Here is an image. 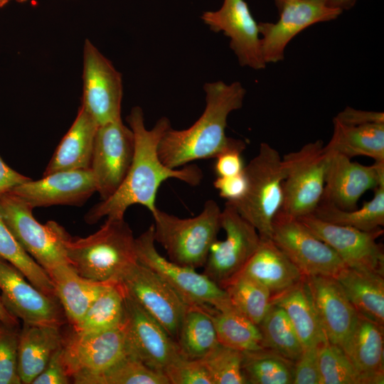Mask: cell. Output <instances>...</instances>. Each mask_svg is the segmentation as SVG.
Wrapping results in <instances>:
<instances>
[{"label":"cell","instance_id":"obj_40","mask_svg":"<svg viewBox=\"0 0 384 384\" xmlns=\"http://www.w3.org/2000/svg\"><path fill=\"white\" fill-rule=\"evenodd\" d=\"M320 384H361L358 373L343 348L326 341L319 347Z\"/></svg>","mask_w":384,"mask_h":384},{"label":"cell","instance_id":"obj_35","mask_svg":"<svg viewBox=\"0 0 384 384\" xmlns=\"http://www.w3.org/2000/svg\"><path fill=\"white\" fill-rule=\"evenodd\" d=\"M257 326L263 348L293 362L299 358L303 351L302 343L289 319L280 307L271 304Z\"/></svg>","mask_w":384,"mask_h":384},{"label":"cell","instance_id":"obj_41","mask_svg":"<svg viewBox=\"0 0 384 384\" xmlns=\"http://www.w3.org/2000/svg\"><path fill=\"white\" fill-rule=\"evenodd\" d=\"M243 353L218 344L202 358L213 384H246L242 370Z\"/></svg>","mask_w":384,"mask_h":384},{"label":"cell","instance_id":"obj_53","mask_svg":"<svg viewBox=\"0 0 384 384\" xmlns=\"http://www.w3.org/2000/svg\"><path fill=\"white\" fill-rule=\"evenodd\" d=\"M9 1V0H0V8L4 6Z\"/></svg>","mask_w":384,"mask_h":384},{"label":"cell","instance_id":"obj_36","mask_svg":"<svg viewBox=\"0 0 384 384\" xmlns=\"http://www.w3.org/2000/svg\"><path fill=\"white\" fill-rule=\"evenodd\" d=\"M210 314L220 344L242 352L263 348L258 326L234 308Z\"/></svg>","mask_w":384,"mask_h":384},{"label":"cell","instance_id":"obj_24","mask_svg":"<svg viewBox=\"0 0 384 384\" xmlns=\"http://www.w3.org/2000/svg\"><path fill=\"white\" fill-rule=\"evenodd\" d=\"M238 274H244L259 282L268 289L272 297L304 277L271 238H260L258 247Z\"/></svg>","mask_w":384,"mask_h":384},{"label":"cell","instance_id":"obj_33","mask_svg":"<svg viewBox=\"0 0 384 384\" xmlns=\"http://www.w3.org/2000/svg\"><path fill=\"white\" fill-rule=\"evenodd\" d=\"M124 318V295L117 282L107 283L81 321L74 326L80 332H101L120 326Z\"/></svg>","mask_w":384,"mask_h":384},{"label":"cell","instance_id":"obj_47","mask_svg":"<svg viewBox=\"0 0 384 384\" xmlns=\"http://www.w3.org/2000/svg\"><path fill=\"white\" fill-rule=\"evenodd\" d=\"M213 185L218 191L220 196L229 203L240 200L245 196L247 188L244 170L242 173L233 176H217Z\"/></svg>","mask_w":384,"mask_h":384},{"label":"cell","instance_id":"obj_30","mask_svg":"<svg viewBox=\"0 0 384 384\" xmlns=\"http://www.w3.org/2000/svg\"><path fill=\"white\" fill-rule=\"evenodd\" d=\"M333 135L326 151L351 159L366 156L374 161H384V123L345 125L335 120Z\"/></svg>","mask_w":384,"mask_h":384},{"label":"cell","instance_id":"obj_25","mask_svg":"<svg viewBox=\"0 0 384 384\" xmlns=\"http://www.w3.org/2000/svg\"><path fill=\"white\" fill-rule=\"evenodd\" d=\"M98 126L80 105L73 123L56 148L43 176L59 171L90 169Z\"/></svg>","mask_w":384,"mask_h":384},{"label":"cell","instance_id":"obj_1","mask_svg":"<svg viewBox=\"0 0 384 384\" xmlns=\"http://www.w3.org/2000/svg\"><path fill=\"white\" fill-rule=\"evenodd\" d=\"M127 122L134 138V152L129 169L116 192L95 205L86 213L85 220L93 224L101 218H124L127 209L135 204L146 207L151 213L156 208V198L161 183L176 178L191 186L200 183L201 169L195 164L171 169L164 165L158 155V146L164 132L171 127L169 119L160 118L153 128H146L140 107H134Z\"/></svg>","mask_w":384,"mask_h":384},{"label":"cell","instance_id":"obj_7","mask_svg":"<svg viewBox=\"0 0 384 384\" xmlns=\"http://www.w3.org/2000/svg\"><path fill=\"white\" fill-rule=\"evenodd\" d=\"M327 161L321 140L309 142L282 157L281 212L297 218L314 212L322 198Z\"/></svg>","mask_w":384,"mask_h":384},{"label":"cell","instance_id":"obj_31","mask_svg":"<svg viewBox=\"0 0 384 384\" xmlns=\"http://www.w3.org/2000/svg\"><path fill=\"white\" fill-rule=\"evenodd\" d=\"M215 309L193 305L187 306L176 339L183 357L202 359L219 344L210 314Z\"/></svg>","mask_w":384,"mask_h":384},{"label":"cell","instance_id":"obj_9","mask_svg":"<svg viewBox=\"0 0 384 384\" xmlns=\"http://www.w3.org/2000/svg\"><path fill=\"white\" fill-rule=\"evenodd\" d=\"M271 239L304 276L336 277L346 267L336 252L298 218L280 210L273 220Z\"/></svg>","mask_w":384,"mask_h":384},{"label":"cell","instance_id":"obj_28","mask_svg":"<svg viewBox=\"0 0 384 384\" xmlns=\"http://www.w3.org/2000/svg\"><path fill=\"white\" fill-rule=\"evenodd\" d=\"M292 324L304 348L327 341L314 308L304 277L295 285L272 297Z\"/></svg>","mask_w":384,"mask_h":384},{"label":"cell","instance_id":"obj_21","mask_svg":"<svg viewBox=\"0 0 384 384\" xmlns=\"http://www.w3.org/2000/svg\"><path fill=\"white\" fill-rule=\"evenodd\" d=\"M95 192L90 169L55 171L37 181L30 179L10 191L33 208L81 204Z\"/></svg>","mask_w":384,"mask_h":384},{"label":"cell","instance_id":"obj_12","mask_svg":"<svg viewBox=\"0 0 384 384\" xmlns=\"http://www.w3.org/2000/svg\"><path fill=\"white\" fill-rule=\"evenodd\" d=\"M117 283L176 341L188 305L169 284L138 261L122 274Z\"/></svg>","mask_w":384,"mask_h":384},{"label":"cell","instance_id":"obj_18","mask_svg":"<svg viewBox=\"0 0 384 384\" xmlns=\"http://www.w3.org/2000/svg\"><path fill=\"white\" fill-rule=\"evenodd\" d=\"M1 299L23 324L60 326L64 321L57 298L33 286L15 266L0 257Z\"/></svg>","mask_w":384,"mask_h":384},{"label":"cell","instance_id":"obj_32","mask_svg":"<svg viewBox=\"0 0 384 384\" xmlns=\"http://www.w3.org/2000/svg\"><path fill=\"white\" fill-rule=\"evenodd\" d=\"M374 190L372 199L358 209L343 210L332 204L320 202L312 214L326 222L363 231L377 230L384 225V184Z\"/></svg>","mask_w":384,"mask_h":384},{"label":"cell","instance_id":"obj_13","mask_svg":"<svg viewBox=\"0 0 384 384\" xmlns=\"http://www.w3.org/2000/svg\"><path fill=\"white\" fill-rule=\"evenodd\" d=\"M122 75L112 63L86 39L82 54L81 106L98 125L121 118Z\"/></svg>","mask_w":384,"mask_h":384},{"label":"cell","instance_id":"obj_38","mask_svg":"<svg viewBox=\"0 0 384 384\" xmlns=\"http://www.w3.org/2000/svg\"><path fill=\"white\" fill-rule=\"evenodd\" d=\"M0 257L18 268L38 289L51 297L57 298L53 282L46 271L23 248L1 215Z\"/></svg>","mask_w":384,"mask_h":384},{"label":"cell","instance_id":"obj_11","mask_svg":"<svg viewBox=\"0 0 384 384\" xmlns=\"http://www.w3.org/2000/svg\"><path fill=\"white\" fill-rule=\"evenodd\" d=\"M220 228L225 238L211 245L203 273L222 288L242 270L258 247L260 237L228 202L221 210Z\"/></svg>","mask_w":384,"mask_h":384},{"label":"cell","instance_id":"obj_52","mask_svg":"<svg viewBox=\"0 0 384 384\" xmlns=\"http://www.w3.org/2000/svg\"><path fill=\"white\" fill-rule=\"evenodd\" d=\"M284 1L285 0H274L275 4H276L279 11L281 9Z\"/></svg>","mask_w":384,"mask_h":384},{"label":"cell","instance_id":"obj_34","mask_svg":"<svg viewBox=\"0 0 384 384\" xmlns=\"http://www.w3.org/2000/svg\"><path fill=\"white\" fill-rule=\"evenodd\" d=\"M246 384H292L294 362L266 348L242 352Z\"/></svg>","mask_w":384,"mask_h":384},{"label":"cell","instance_id":"obj_4","mask_svg":"<svg viewBox=\"0 0 384 384\" xmlns=\"http://www.w3.org/2000/svg\"><path fill=\"white\" fill-rule=\"evenodd\" d=\"M151 213L155 242L165 249L169 260L195 270L204 266L221 228V209L215 201H207L193 218H180L157 208Z\"/></svg>","mask_w":384,"mask_h":384},{"label":"cell","instance_id":"obj_26","mask_svg":"<svg viewBox=\"0 0 384 384\" xmlns=\"http://www.w3.org/2000/svg\"><path fill=\"white\" fill-rule=\"evenodd\" d=\"M60 326L23 324L19 331L18 368L21 383L31 384L63 345Z\"/></svg>","mask_w":384,"mask_h":384},{"label":"cell","instance_id":"obj_48","mask_svg":"<svg viewBox=\"0 0 384 384\" xmlns=\"http://www.w3.org/2000/svg\"><path fill=\"white\" fill-rule=\"evenodd\" d=\"M334 120L345 125H361L370 123H384L383 112L366 111L346 107Z\"/></svg>","mask_w":384,"mask_h":384},{"label":"cell","instance_id":"obj_23","mask_svg":"<svg viewBox=\"0 0 384 384\" xmlns=\"http://www.w3.org/2000/svg\"><path fill=\"white\" fill-rule=\"evenodd\" d=\"M383 327L358 314L353 328L342 346L361 384L384 383Z\"/></svg>","mask_w":384,"mask_h":384},{"label":"cell","instance_id":"obj_17","mask_svg":"<svg viewBox=\"0 0 384 384\" xmlns=\"http://www.w3.org/2000/svg\"><path fill=\"white\" fill-rule=\"evenodd\" d=\"M279 20L258 23L263 60L276 63L284 58L287 46L298 33L319 22L337 18L342 10L329 7L322 0H285Z\"/></svg>","mask_w":384,"mask_h":384},{"label":"cell","instance_id":"obj_29","mask_svg":"<svg viewBox=\"0 0 384 384\" xmlns=\"http://www.w3.org/2000/svg\"><path fill=\"white\" fill-rule=\"evenodd\" d=\"M335 278L358 314L384 326V275L346 267Z\"/></svg>","mask_w":384,"mask_h":384},{"label":"cell","instance_id":"obj_27","mask_svg":"<svg viewBox=\"0 0 384 384\" xmlns=\"http://www.w3.org/2000/svg\"><path fill=\"white\" fill-rule=\"evenodd\" d=\"M47 273L64 314L73 327L81 321L107 284L82 277L70 264L59 265Z\"/></svg>","mask_w":384,"mask_h":384},{"label":"cell","instance_id":"obj_6","mask_svg":"<svg viewBox=\"0 0 384 384\" xmlns=\"http://www.w3.org/2000/svg\"><path fill=\"white\" fill-rule=\"evenodd\" d=\"M33 208L10 192L0 196V215L11 233L27 253L46 272L64 264L67 258L65 242L69 236L53 220L40 223Z\"/></svg>","mask_w":384,"mask_h":384},{"label":"cell","instance_id":"obj_37","mask_svg":"<svg viewBox=\"0 0 384 384\" xmlns=\"http://www.w3.org/2000/svg\"><path fill=\"white\" fill-rule=\"evenodd\" d=\"M233 308L255 324L258 325L271 305L270 292L259 282L237 274L222 287Z\"/></svg>","mask_w":384,"mask_h":384},{"label":"cell","instance_id":"obj_42","mask_svg":"<svg viewBox=\"0 0 384 384\" xmlns=\"http://www.w3.org/2000/svg\"><path fill=\"white\" fill-rule=\"evenodd\" d=\"M19 331L0 321V384L21 383L18 368Z\"/></svg>","mask_w":384,"mask_h":384},{"label":"cell","instance_id":"obj_14","mask_svg":"<svg viewBox=\"0 0 384 384\" xmlns=\"http://www.w3.org/2000/svg\"><path fill=\"white\" fill-rule=\"evenodd\" d=\"M134 152L133 132L121 118L98 126L90 170L101 201L119 188L129 169Z\"/></svg>","mask_w":384,"mask_h":384},{"label":"cell","instance_id":"obj_51","mask_svg":"<svg viewBox=\"0 0 384 384\" xmlns=\"http://www.w3.org/2000/svg\"><path fill=\"white\" fill-rule=\"evenodd\" d=\"M329 7L338 9L342 11L352 7L356 0H322Z\"/></svg>","mask_w":384,"mask_h":384},{"label":"cell","instance_id":"obj_44","mask_svg":"<svg viewBox=\"0 0 384 384\" xmlns=\"http://www.w3.org/2000/svg\"><path fill=\"white\" fill-rule=\"evenodd\" d=\"M318 346L304 348L294 362L292 384H320Z\"/></svg>","mask_w":384,"mask_h":384},{"label":"cell","instance_id":"obj_19","mask_svg":"<svg viewBox=\"0 0 384 384\" xmlns=\"http://www.w3.org/2000/svg\"><path fill=\"white\" fill-rule=\"evenodd\" d=\"M326 153L328 161L321 202L343 210H353L367 191L384 184V161H374L372 165L366 166L339 154Z\"/></svg>","mask_w":384,"mask_h":384},{"label":"cell","instance_id":"obj_43","mask_svg":"<svg viewBox=\"0 0 384 384\" xmlns=\"http://www.w3.org/2000/svg\"><path fill=\"white\" fill-rule=\"evenodd\" d=\"M169 384H213L201 359L181 357L164 372Z\"/></svg>","mask_w":384,"mask_h":384},{"label":"cell","instance_id":"obj_46","mask_svg":"<svg viewBox=\"0 0 384 384\" xmlns=\"http://www.w3.org/2000/svg\"><path fill=\"white\" fill-rule=\"evenodd\" d=\"M245 148V142L239 139L235 145L215 157L214 169L217 176H233L243 171L245 165L242 160V152Z\"/></svg>","mask_w":384,"mask_h":384},{"label":"cell","instance_id":"obj_39","mask_svg":"<svg viewBox=\"0 0 384 384\" xmlns=\"http://www.w3.org/2000/svg\"><path fill=\"white\" fill-rule=\"evenodd\" d=\"M82 384H169L166 375L128 355L102 373L90 377Z\"/></svg>","mask_w":384,"mask_h":384},{"label":"cell","instance_id":"obj_5","mask_svg":"<svg viewBox=\"0 0 384 384\" xmlns=\"http://www.w3.org/2000/svg\"><path fill=\"white\" fill-rule=\"evenodd\" d=\"M247 188L239 201L229 203L258 232L271 238L272 223L281 210L284 171L279 151L262 142L257 154L245 166Z\"/></svg>","mask_w":384,"mask_h":384},{"label":"cell","instance_id":"obj_10","mask_svg":"<svg viewBox=\"0 0 384 384\" xmlns=\"http://www.w3.org/2000/svg\"><path fill=\"white\" fill-rule=\"evenodd\" d=\"M64 362L74 383L102 373L129 355L123 324L101 332H73L63 343Z\"/></svg>","mask_w":384,"mask_h":384},{"label":"cell","instance_id":"obj_49","mask_svg":"<svg viewBox=\"0 0 384 384\" xmlns=\"http://www.w3.org/2000/svg\"><path fill=\"white\" fill-rule=\"evenodd\" d=\"M30 179L8 166L0 156V196Z\"/></svg>","mask_w":384,"mask_h":384},{"label":"cell","instance_id":"obj_2","mask_svg":"<svg viewBox=\"0 0 384 384\" xmlns=\"http://www.w3.org/2000/svg\"><path fill=\"white\" fill-rule=\"evenodd\" d=\"M203 88L206 105L198 119L186 129L170 127L160 139L158 155L169 168L215 158L239 141L228 137L225 128L228 115L242 107L245 89L240 82L223 81L206 83Z\"/></svg>","mask_w":384,"mask_h":384},{"label":"cell","instance_id":"obj_16","mask_svg":"<svg viewBox=\"0 0 384 384\" xmlns=\"http://www.w3.org/2000/svg\"><path fill=\"white\" fill-rule=\"evenodd\" d=\"M123 292L124 318L122 324L129 355L164 374L173 363L183 357L176 341L132 297Z\"/></svg>","mask_w":384,"mask_h":384},{"label":"cell","instance_id":"obj_3","mask_svg":"<svg viewBox=\"0 0 384 384\" xmlns=\"http://www.w3.org/2000/svg\"><path fill=\"white\" fill-rule=\"evenodd\" d=\"M65 248L77 273L98 282H117L137 261L135 238L124 218H107L97 231L85 238L69 235Z\"/></svg>","mask_w":384,"mask_h":384},{"label":"cell","instance_id":"obj_54","mask_svg":"<svg viewBox=\"0 0 384 384\" xmlns=\"http://www.w3.org/2000/svg\"><path fill=\"white\" fill-rule=\"evenodd\" d=\"M16 1H18V2L23 3V2L26 1L27 0H16Z\"/></svg>","mask_w":384,"mask_h":384},{"label":"cell","instance_id":"obj_8","mask_svg":"<svg viewBox=\"0 0 384 384\" xmlns=\"http://www.w3.org/2000/svg\"><path fill=\"white\" fill-rule=\"evenodd\" d=\"M135 249L137 261L161 277L188 305L220 311L233 308L225 291L203 273L174 263L157 251L153 224L135 238Z\"/></svg>","mask_w":384,"mask_h":384},{"label":"cell","instance_id":"obj_50","mask_svg":"<svg viewBox=\"0 0 384 384\" xmlns=\"http://www.w3.org/2000/svg\"><path fill=\"white\" fill-rule=\"evenodd\" d=\"M18 319L11 314L4 305L0 297V321L12 326H17Z\"/></svg>","mask_w":384,"mask_h":384},{"label":"cell","instance_id":"obj_15","mask_svg":"<svg viewBox=\"0 0 384 384\" xmlns=\"http://www.w3.org/2000/svg\"><path fill=\"white\" fill-rule=\"evenodd\" d=\"M298 219L329 245L346 267L384 275L383 249L376 241L383 235V228L363 231L326 222L313 214Z\"/></svg>","mask_w":384,"mask_h":384},{"label":"cell","instance_id":"obj_45","mask_svg":"<svg viewBox=\"0 0 384 384\" xmlns=\"http://www.w3.org/2000/svg\"><path fill=\"white\" fill-rule=\"evenodd\" d=\"M70 379L64 362L62 345L53 352L44 369L31 384H68Z\"/></svg>","mask_w":384,"mask_h":384},{"label":"cell","instance_id":"obj_22","mask_svg":"<svg viewBox=\"0 0 384 384\" xmlns=\"http://www.w3.org/2000/svg\"><path fill=\"white\" fill-rule=\"evenodd\" d=\"M309 295L327 341L342 348L358 313L335 277L305 276Z\"/></svg>","mask_w":384,"mask_h":384},{"label":"cell","instance_id":"obj_20","mask_svg":"<svg viewBox=\"0 0 384 384\" xmlns=\"http://www.w3.org/2000/svg\"><path fill=\"white\" fill-rule=\"evenodd\" d=\"M201 18L211 31L223 32L230 38V47L241 66L255 70L265 68L258 23L245 0H223L218 10L205 11Z\"/></svg>","mask_w":384,"mask_h":384}]
</instances>
